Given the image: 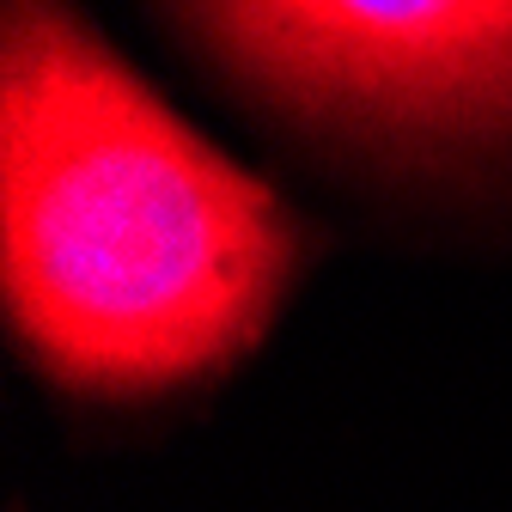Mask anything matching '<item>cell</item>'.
I'll use <instances>...</instances> for the list:
<instances>
[{
  "instance_id": "obj_1",
  "label": "cell",
  "mask_w": 512,
  "mask_h": 512,
  "mask_svg": "<svg viewBox=\"0 0 512 512\" xmlns=\"http://www.w3.org/2000/svg\"><path fill=\"white\" fill-rule=\"evenodd\" d=\"M305 263L287 202L208 147L92 25H0V293L49 384L159 397L244 360Z\"/></svg>"
},
{
  "instance_id": "obj_2",
  "label": "cell",
  "mask_w": 512,
  "mask_h": 512,
  "mask_svg": "<svg viewBox=\"0 0 512 512\" xmlns=\"http://www.w3.org/2000/svg\"><path fill=\"white\" fill-rule=\"evenodd\" d=\"M275 104L391 135L512 122V0H232L177 13Z\"/></svg>"
}]
</instances>
